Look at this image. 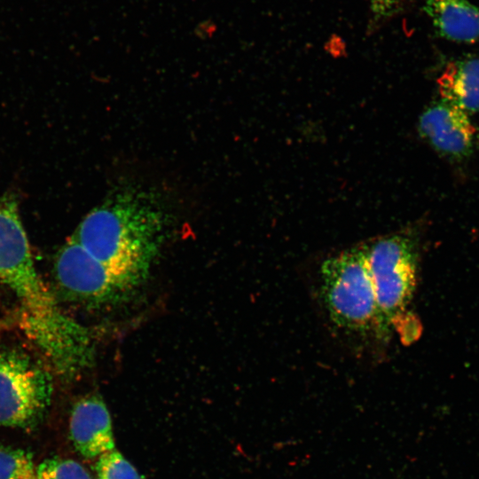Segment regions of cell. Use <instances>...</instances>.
Instances as JSON below:
<instances>
[{
	"label": "cell",
	"instance_id": "1",
	"mask_svg": "<svg viewBox=\"0 0 479 479\" xmlns=\"http://www.w3.org/2000/svg\"><path fill=\"white\" fill-rule=\"evenodd\" d=\"M170 216L161 192L124 185L85 216L73 238L131 290L146 279Z\"/></svg>",
	"mask_w": 479,
	"mask_h": 479
},
{
	"label": "cell",
	"instance_id": "2",
	"mask_svg": "<svg viewBox=\"0 0 479 479\" xmlns=\"http://www.w3.org/2000/svg\"><path fill=\"white\" fill-rule=\"evenodd\" d=\"M0 280L20 300L28 336L59 373L75 374L90 365L88 331L63 313L45 287L17 211L7 203L0 204Z\"/></svg>",
	"mask_w": 479,
	"mask_h": 479
},
{
	"label": "cell",
	"instance_id": "3",
	"mask_svg": "<svg viewBox=\"0 0 479 479\" xmlns=\"http://www.w3.org/2000/svg\"><path fill=\"white\" fill-rule=\"evenodd\" d=\"M319 279L323 302L338 326L384 335L363 245L326 258Z\"/></svg>",
	"mask_w": 479,
	"mask_h": 479
},
{
	"label": "cell",
	"instance_id": "4",
	"mask_svg": "<svg viewBox=\"0 0 479 479\" xmlns=\"http://www.w3.org/2000/svg\"><path fill=\"white\" fill-rule=\"evenodd\" d=\"M384 335L403 316L416 285L412 238L395 232L363 244Z\"/></svg>",
	"mask_w": 479,
	"mask_h": 479
},
{
	"label": "cell",
	"instance_id": "5",
	"mask_svg": "<svg viewBox=\"0 0 479 479\" xmlns=\"http://www.w3.org/2000/svg\"><path fill=\"white\" fill-rule=\"evenodd\" d=\"M47 373L16 351L0 352V426L23 428L35 422L49 405Z\"/></svg>",
	"mask_w": 479,
	"mask_h": 479
},
{
	"label": "cell",
	"instance_id": "6",
	"mask_svg": "<svg viewBox=\"0 0 479 479\" xmlns=\"http://www.w3.org/2000/svg\"><path fill=\"white\" fill-rule=\"evenodd\" d=\"M55 272L67 294L90 303L116 302L130 291L74 238L59 252Z\"/></svg>",
	"mask_w": 479,
	"mask_h": 479
},
{
	"label": "cell",
	"instance_id": "7",
	"mask_svg": "<svg viewBox=\"0 0 479 479\" xmlns=\"http://www.w3.org/2000/svg\"><path fill=\"white\" fill-rule=\"evenodd\" d=\"M419 131L435 150L451 158L467 157L475 145L476 130L468 114L442 98L422 112Z\"/></svg>",
	"mask_w": 479,
	"mask_h": 479
},
{
	"label": "cell",
	"instance_id": "8",
	"mask_svg": "<svg viewBox=\"0 0 479 479\" xmlns=\"http://www.w3.org/2000/svg\"><path fill=\"white\" fill-rule=\"evenodd\" d=\"M69 434L75 450L88 459L115 449L110 413L98 396L84 397L74 404Z\"/></svg>",
	"mask_w": 479,
	"mask_h": 479
},
{
	"label": "cell",
	"instance_id": "9",
	"mask_svg": "<svg viewBox=\"0 0 479 479\" xmlns=\"http://www.w3.org/2000/svg\"><path fill=\"white\" fill-rule=\"evenodd\" d=\"M440 36L457 43L479 41V8L468 0H423Z\"/></svg>",
	"mask_w": 479,
	"mask_h": 479
},
{
	"label": "cell",
	"instance_id": "10",
	"mask_svg": "<svg viewBox=\"0 0 479 479\" xmlns=\"http://www.w3.org/2000/svg\"><path fill=\"white\" fill-rule=\"evenodd\" d=\"M442 99L468 114H479V58L450 62L437 80Z\"/></svg>",
	"mask_w": 479,
	"mask_h": 479
},
{
	"label": "cell",
	"instance_id": "11",
	"mask_svg": "<svg viewBox=\"0 0 479 479\" xmlns=\"http://www.w3.org/2000/svg\"><path fill=\"white\" fill-rule=\"evenodd\" d=\"M0 479H36V466L31 454L0 445Z\"/></svg>",
	"mask_w": 479,
	"mask_h": 479
},
{
	"label": "cell",
	"instance_id": "12",
	"mask_svg": "<svg viewBox=\"0 0 479 479\" xmlns=\"http://www.w3.org/2000/svg\"><path fill=\"white\" fill-rule=\"evenodd\" d=\"M95 471L97 479H143L137 469L116 449L98 458Z\"/></svg>",
	"mask_w": 479,
	"mask_h": 479
},
{
	"label": "cell",
	"instance_id": "13",
	"mask_svg": "<svg viewBox=\"0 0 479 479\" xmlns=\"http://www.w3.org/2000/svg\"><path fill=\"white\" fill-rule=\"evenodd\" d=\"M36 479H93L90 474L78 462L53 458L36 466Z\"/></svg>",
	"mask_w": 479,
	"mask_h": 479
},
{
	"label": "cell",
	"instance_id": "14",
	"mask_svg": "<svg viewBox=\"0 0 479 479\" xmlns=\"http://www.w3.org/2000/svg\"><path fill=\"white\" fill-rule=\"evenodd\" d=\"M370 8L375 21L382 20L393 15L399 9L404 0H369Z\"/></svg>",
	"mask_w": 479,
	"mask_h": 479
}]
</instances>
